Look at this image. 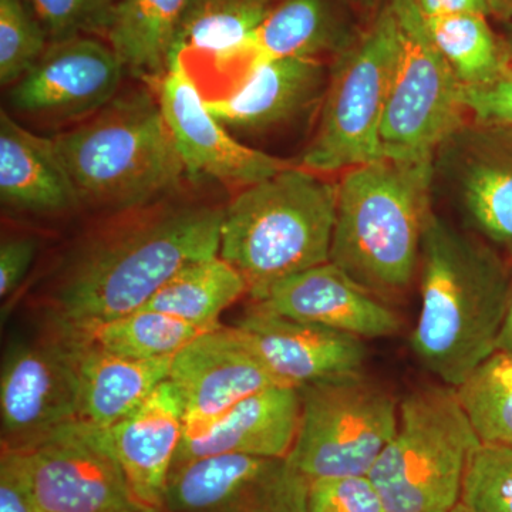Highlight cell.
<instances>
[{"label":"cell","mask_w":512,"mask_h":512,"mask_svg":"<svg viewBox=\"0 0 512 512\" xmlns=\"http://www.w3.org/2000/svg\"><path fill=\"white\" fill-rule=\"evenodd\" d=\"M141 210L90 241L67 266L50 302L49 330L82 339L143 308L185 265L220 255L224 211Z\"/></svg>","instance_id":"obj_1"},{"label":"cell","mask_w":512,"mask_h":512,"mask_svg":"<svg viewBox=\"0 0 512 512\" xmlns=\"http://www.w3.org/2000/svg\"><path fill=\"white\" fill-rule=\"evenodd\" d=\"M421 312L412 346L458 387L497 352L511 276L493 249L431 214L421 245Z\"/></svg>","instance_id":"obj_2"},{"label":"cell","mask_w":512,"mask_h":512,"mask_svg":"<svg viewBox=\"0 0 512 512\" xmlns=\"http://www.w3.org/2000/svg\"><path fill=\"white\" fill-rule=\"evenodd\" d=\"M434 160L380 157L338 181L330 262L377 298L406 291L420 264Z\"/></svg>","instance_id":"obj_3"},{"label":"cell","mask_w":512,"mask_h":512,"mask_svg":"<svg viewBox=\"0 0 512 512\" xmlns=\"http://www.w3.org/2000/svg\"><path fill=\"white\" fill-rule=\"evenodd\" d=\"M338 181L305 167L248 185L224 210L220 256L259 302L272 286L330 262Z\"/></svg>","instance_id":"obj_4"},{"label":"cell","mask_w":512,"mask_h":512,"mask_svg":"<svg viewBox=\"0 0 512 512\" xmlns=\"http://www.w3.org/2000/svg\"><path fill=\"white\" fill-rule=\"evenodd\" d=\"M55 140L80 202L101 210H141L185 171L160 104L146 92L114 97Z\"/></svg>","instance_id":"obj_5"},{"label":"cell","mask_w":512,"mask_h":512,"mask_svg":"<svg viewBox=\"0 0 512 512\" xmlns=\"http://www.w3.org/2000/svg\"><path fill=\"white\" fill-rule=\"evenodd\" d=\"M481 441L457 389L429 384L404 397L399 427L370 470L384 512H450Z\"/></svg>","instance_id":"obj_6"},{"label":"cell","mask_w":512,"mask_h":512,"mask_svg":"<svg viewBox=\"0 0 512 512\" xmlns=\"http://www.w3.org/2000/svg\"><path fill=\"white\" fill-rule=\"evenodd\" d=\"M399 50V28L387 0L369 28L336 53L315 136L302 167L330 174L380 158V133Z\"/></svg>","instance_id":"obj_7"},{"label":"cell","mask_w":512,"mask_h":512,"mask_svg":"<svg viewBox=\"0 0 512 512\" xmlns=\"http://www.w3.org/2000/svg\"><path fill=\"white\" fill-rule=\"evenodd\" d=\"M399 50L380 133V157L434 160L470 123L464 87L427 32L413 0H389Z\"/></svg>","instance_id":"obj_8"},{"label":"cell","mask_w":512,"mask_h":512,"mask_svg":"<svg viewBox=\"0 0 512 512\" xmlns=\"http://www.w3.org/2000/svg\"><path fill=\"white\" fill-rule=\"evenodd\" d=\"M301 426L288 460L309 483L369 476L399 427L396 399L362 376L339 377L299 389Z\"/></svg>","instance_id":"obj_9"},{"label":"cell","mask_w":512,"mask_h":512,"mask_svg":"<svg viewBox=\"0 0 512 512\" xmlns=\"http://www.w3.org/2000/svg\"><path fill=\"white\" fill-rule=\"evenodd\" d=\"M12 451L43 512H130L146 507L134 497L107 430L77 420L32 447Z\"/></svg>","instance_id":"obj_10"},{"label":"cell","mask_w":512,"mask_h":512,"mask_svg":"<svg viewBox=\"0 0 512 512\" xmlns=\"http://www.w3.org/2000/svg\"><path fill=\"white\" fill-rule=\"evenodd\" d=\"M2 448L25 450L79 420L76 349L52 330L37 340H16L0 373Z\"/></svg>","instance_id":"obj_11"},{"label":"cell","mask_w":512,"mask_h":512,"mask_svg":"<svg viewBox=\"0 0 512 512\" xmlns=\"http://www.w3.org/2000/svg\"><path fill=\"white\" fill-rule=\"evenodd\" d=\"M311 483L288 457L218 456L171 471L163 512H308Z\"/></svg>","instance_id":"obj_12"},{"label":"cell","mask_w":512,"mask_h":512,"mask_svg":"<svg viewBox=\"0 0 512 512\" xmlns=\"http://www.w3.org/2000/svg\"><path fill=\"white\" fill-rule=\"evenodd\" d=\"M157 83L158 104L188 173L248 187L291 167L232 136L208 109L200 84L180 59L170 60Z\"/></svg>","instance_id":"obj_13"},{"label":"cell","mask_w":512,"mask_h":512,"mask_svg":"<svg viewBox=\"0 0 512 512\" xmlns=\"http://www.w3.org/2000/svg\"><path fill=\"white\" fill-rule=\"evenodd\" d=\"M184 403V433L208 426L269 387L282 386L235 326L201 333L173 357L170 377Z\"/></svg>","instance_id":"obj_14"},{"label":"cell","mask_w":512,"mask_h":512,"mask_svg":"<svg viewBox=\"0 0 512 512\" xmlns=\"http://www.w3.org/2000/svg\"><path fill=\"white\" fill-rule=\"evenodd\" d=\"M113 47L90 36L52 43L36 66L13 84L10 100L32 116L73 119L103 109L117 96L124 72Z\"/></svg>","instance_id":"obj_15"},{"label":"cell","mask_w":512,"mask_h":512,"mask_svg":"<svg viewBox=\"0 0 512 512\" xmlns=\"http://www.w3.org/2000/svg\"><path fill=\"white\" fill-rule=\"evenodd\" d=\"M235 328L282 386L357 375L365 365V343L355 335L302 322L252 306Z\"/></svg>","instance_id":"obj_16"},{"label":"cell","mask_w":512,"mask_h":512,"mask_svg":"<svg viewBox=\"0 0 512 512\" xmlns=\"http://www.w3.org/2000/svg\"><path fill=\"white\" fill-rule=\"evenodd\" d=\"M439 153L467 217L484 237L512 249V128L470 121Z\"/></svg>","instance_id":"obj_17"},{"label":"cell","mask_w":512,"mask_h":512,"mask_svg":"<svg viewBox=\"0 0 512 512\" xmlns=\"http://www.w3.org/2000/svg\"><path fill=\"white\" fill-rule=\"evenodd\" d=\"M254 305L360 339L387 338L402 326L392 309L332 262L278 282Z\"/></svg>","instance_id":"obj_18"},{"label":"cell","mask_w":512,"mask_h":512,"mask_svg":"<svg viewBox=\"0 0 512 512\" xmlns=\"http://www.w3.org/2000/svg\"><path fill=\"white\" fill-rule=\"evenodd\" d=\"M301 416V393L295 387L274 386L252 394L208 426L184 433L173 470L218 456L288 457Z\"/></svg>","instance_id":"obj_19"},{"label":"cell","mask_w":512,"mask_h":512,"mask_svg":"<svg viewBox=\"0 0 512 512\" xmlns=\"http://www.w3.org/2000/svg\"><path fill=\"white\" fill-rule=\"evenodd\" d=\"M329 70L315 57H289L249 67L232 92L208 99L229 131L258 133L288 123L322 101Z\"/></svg>","instance_id":"obj_20"},{"label":"cell","mask_w":512,"mask_h":512,"mask_svg":"<svg viewBox=\"0 0 512 512\" xmlns=\"http://www.w3.org/2000/svg\"><path fill=\"white\" fill-rule=\"evenodd\" d=\"M184 434V403L170 379L126 419L107 430L114 456L138 503L163 507Z\"/></svg>","instance_id":"obj_21"},{"label":"cell","mask_w":512,"mask_h":512,"mask_svg":"<svg viewBox=\"0 0 512 512\" xmlns=\"http://www.w3.org/2000/svg\"><path fill=\"white\" fill-rule=\"evenodd\" d=\"M0 200L35 214L82 204L55 138L37 136L6 111L0 114Z\"/></svg>","instance_id":"obj_22"},{"label":"cell","mask_w":512,"mask_h":512,"mask_svg":"<svg viewBox=\"0 0 512 512\" xmlns=\"http://www.w3.org/2000/svg\"><path fill=\"white\" fill-rule=\"evenodd\" d=\"M72 342V340H70ZM79 373V421L109 430L170 377V359L136 360L89 342H72Z\"/></svg>","instance_id":"obj_23"},{"label":"cell","mask_w":512,"mask_h":512,"mask_svg":"<svg viewBox=\"0 0 512 512\" xmlns=\"http://www.w3.org/2000/svg\"><path fill=\"white\" fill-rule=\"evenodd\" d=\"M353 39L332 0H282L272 6L249 40L238 67H249L289 57L339 53Z\"/></svg>","instance_id":"obj_24"},{"label":"cell","mask_w":512,"mask_h":512,"mask_svg":"<svg viewBox=\"0 0 512 512\" xmlns=\"http://www.w3.org/2000/svg\"><path fill=\"white\" fill-rule=\"evenodd\" d=\"M271 8V0H191L175 33L170 60L180 59L185 66L208 60L221 72L239 66Z\"/></svg>","instance_id":"obj_25"},{"label":"cell","mask_w":512,"mask_h":512,"mask_svg":"<svg viewBox=\"0 0 512 512\" xmlns=\"http://www.w3.org/2000/svg\"><path fill=\"white\" fill-rule=\"evenodd\" d=\"M191 0H123L107 39L124 69L143 80L167 70L175 33Z\"/></svg>","instance_id":"obj_26"},{"label":"cell","mask_w":512,"mask_h":512,"mask_svg":"<svg viewBox=\"0 0 512 512\" xmlns=\"http://www.w3.org/2000/svg\"><path fill=\"white\" fill-rule=\"evenodd\" d=\"M245 293L244 278L217 255L185 265L141 309L167 313L211 330L221 325V313Z\"/></svg>","instance_id":"obj_27"},{"label":"cell","mask_w":512,"mask_h":512,"mask_svg":"<svg viewBox=\"0 0 512 512\" xmlns=\"http://www.w3.org/2000/svg\"><path fill=\"white\" fill-rule=\"evenodd\" d=\"M424 22L431 40L464 89L497 82L511 72L503 36L494 32L488 16L457 13Z\"/></svg>","instance_id":"obj_28"},{"label":"cell","mask_w":512,"mask_h":512,"mask_svg":"<svg viewBox=\"0 0 512 512\" xmlns=\"http://www.w3.org/2000/svg\"><path fill=\"white\" fill-rule=\"evenodd\" d=\"M204 332L207 330L167 313L138 309L103 323L89 335L72 342H89L128 359H170Z\"/></svg>","instance_id":"obj_29"},{"label":"cell","mask_w":512,"mask_h":512,"mask_svg":"<svg viewBox=\"0 0 512 512\" xmlns=\"http://www.w3.org/2000/svg\"><path fill=\"white\" fill-rule=\"evenodd\" d=\"M456 389L481 443L512 448V355L495 352Z\"/></svg>","instance_id":"obj_30"},{"label":"cell","mask_w":512,"mask_h":512,"mask_svg":"<svg viewBox=\"0 0 512 512\" xmlns=\"http://www.w3.org/2000/svg\"><path fill=\"white\" fill-rule=\"evenodd\" d=\"M47 36L29 0H0V83L16 84L42 59Z\"/></svg>","instance_id":"obj_31"},{"label":"cell","mask_w":512,"mask_h":512,"mask_svg":"<svg viewBox=\"0 0 512 512\" xmlns=\"http://www.w3.org/2000/svg\"><path fill=\"white\" fill-rule=\"evenodd\" d=\"M460 512H512V448L483 444L468 460Z\"/></svg>","instance_id":"obj_32"},{"label":"cell","mask_w":512,"mask_h":512,"mask_svg":"<svg viewBox=\"0 0 512 512\" xmlns=\"http://www.w3.org/2000/svg\"><path fill=\"white\" fill-rule=\"evenodd\" d=\"M52 43L109 32L123 0H29Z\"/></svg>","instance_id":"obj_33"},{"label":"cell","mask_w":512,"mask_h":512,"mask_svg":"<svg viewBox=\"0 0 512 512\" xmlns=\"http://www.w3.org/2000/svg\"><path fill=\"white\" fill-rule=\"evenodd\" d=\"M308 512H384L369 476L322 478L311 483Z\"/></svg>","instance_id":"obj_34"},{"label":"cell","mask_w":512,"mask_h":512,"mask_svg":"<svg viewBox=\"0 0 512 512\" xmlns=\"http://www.w3.org/2000/svg\"><path fill=\"white\" fill-rule=\"evenodd\" d=\"M464 103L471 123L512 128V70L497 82L464 89Z\"/></svg>","instance_id":"obj_35"},{"label":"cell","mask_w":512,"mask_h":512,"mask_svg":"<svg viewBox=\"0 0 512 512\" xmlns=\"http://www.w3.org/2000/svg\"><path fill=\"white\" fill-rule=\"evenodd\" d=\"M0 512H43L30 490L18 454L2 448L0 457Z\"/></svg>","instance_id":"obj_36"},{"label":"cell","mask_w":512,"mask_h":512,"mask_svg":"<svg viewBox=\"0 0 512 512\" xmlns=\"http://www.w3.org/2000/svg\"><path fill=\"white\" fill-rule=\"evenodd\" d=\"M36 254V241L30 237L3 239L0 245V296L9 298L28 275Z\"/></svg>","instance_id":"obj_37"},{"label":"cell","mask_w":512,"mask_h":512,"mask_svg":"<svg viewBox=\"0 0 512 512\" xmlns=\"http://www.w3.org/2000/svg\"><path fill=\"white\" fill-rule=\"evenodd\" d=\"M424 19L457 13H480L488 18H497L494 0H413Z\"/></svg>","instance_id":"obj_38"},{"label":"cell","mask_w":512,"mask_h":512,"mask_svg":"<svg viewBox=\"0 0 512 512\" xmlns=\"http://www.w3.org/2000/svg\"><path fill=\"white\" fill-rule=\"evenodd\" d=\"M497 352L508 353L512 355V275L510 282V292H508L507 312L500 336H498Z\"/></svg>","instance_id":"obj_39"},{"label":"cell","mask_w":512,"mask_h":512,"mask_svg":"<svg viewBox=\"0 0 512 512\" xmlns=\"http://www.w3.org/2000/svg\"><path fill=\"white\" fill-rule=\"evenodd\" d=\"M352 2L355 3L357 8L362 9L363 12L372 15L373 18L386 5L387 0H352Z\"/></svg>","instance_id":"obj_40"},{"label":"cell","mask_w":512,"mask_h":512,"mask_svg":"<svg viewBox=\"0 0 512 512\" xmlns=\"http://www.w3.org/2000/svg\"><path fill=\"white\" fill-rule=\"evenodd\" d=\"M495 9H497V18L501 22L507 23L512 20V0H494Z\"/></svg>","instance_id":"obj_41"},{"label":"cell","mask_w":512,"mask_h":512,"mask_svg":"<svg viewBox=\"0 0 512 512\" xmlns=\"http://www.w3.org/2000/svg\"><path fill=\"white\" fill-rule=\"evenodd\" d=\"M505 47H507L508 55H510L512 63V20L511 22L505 23V29L503 35Z\"/></svg>","instance_id":"obj_42"},{"label":"cell","mask_w":512,"mask_h":512,"mask_svg":"<svg viewBox=\"0 0 512 512\" xmlns=\"http://www.w3.org/2000/svg\"><path fill=\"white\" fill-rule=\"evenodd\" d=\"M130 512H163V510L161 508L141 507Z\"/></svg>","instance_id":"obj_43"},{"label":"cell","mask_w":512,"mask_h":512,"mask_svg":"<svg viewBox=\"0 0 512 512\" xmlns=\"http://www.w3.org/2000/svg\"><path fill=\"white\" fill-rule=\"evenodd\" d=\"M450 512H460V510H458V508L456 507V508H454L453 511H450Z\"/></svg>","instance_id":"obj_44"}]
</instances>
